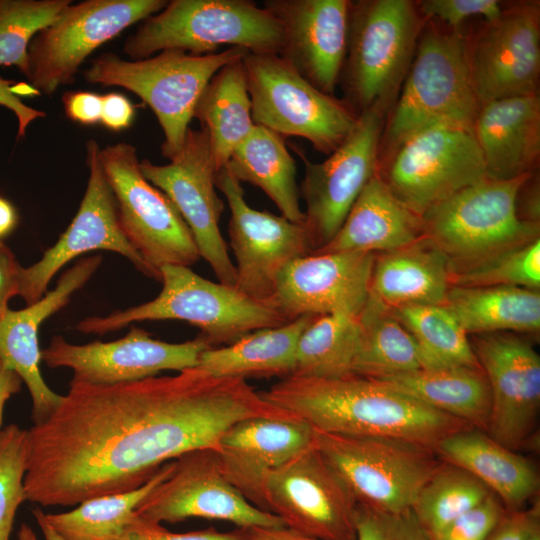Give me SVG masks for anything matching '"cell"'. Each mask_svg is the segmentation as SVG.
I'll use <instances>...</instances> for the list:
<instances>
[{"label": "cell", "instance_id": "cell-1", "mask_svg": "<svg viewBox=\"0 0 540 540\" xmlns=\"http://www.w3.org/2000/svg\"><path fill=\"white\" fill-rule=\"evenodd\" d=\"M251 417L295 419L245 379L197 368L114 385L70 381L27 430L26 500L73 506L135 490L183 453L217 450L227 428Z\"/></svg>", "mask_w": 540, "mask_h": 540}, {"label": "cell", "instance_id": "cell-2", "mask_svg": "<svg viewBox=\"0 0 540 540\" xmlns=\"http://www.w3.org/2000/svg\"><path fill=\"white\" fill-rule=\"evenodd\" d=\"M259 392L267 402L327 433L396 438L435 450L447 436L474 428L354 373L330 378L290 375Z\"/></svg>", "mask_w": 540, "mask_h": 540}, {"label": "cell", "instance_id": "cell-3", "mask_svg": "<svg viewBox=\"0 0 540 540\" xmlns=\"http://www.w3.org/2000/svg\"><path fill=\"white\" fill-rule=\"evenodd\" d=\"M480 104L465 54V32L426 21L398 97L389 111L379 159L410 135L450 125L472 130Z\"/></svg>", "mask_w": 540, "mask_h": 540}, {"label": "cell", "instance_id": "cell-4", "mask_svg": "<svg viewBox=\"0 0 540 540\" xmlns=\"http://www.w3.org/2000/svg\"><path fill=\"white\" fill-rule=\"evenodd\" d=\"M160 273L163 286L154 299L105 316L84 318L75 329L105 335L136 322L179 320L199 328L211 345H228L254 330L288 323L270 305L233 286L205 279L190 267L165 265Z\"/></svg>", "mask_w": 540, "mask_h": 540}, {"label": "cell", "instance_id": "cell-5", "mask_svg": "<svg viewBox=\"0 0 540 540\" xmlns=\"http://www.w3.org/2000/svg\"><path fill=\"white\" fill-rule=\"evenodd\" d=\"M426 20L411 0L351 1L339 86L359 115L391 110L412 63Z\"/></svg>", "mask_w": 540, "mask_h": 540}, {"label": "cell", "instance_id": "cell-6", "mask_svg": "<svg viewBox=\"0 0 540 540\" xmlns=\"http://www.w3.org/2000/svg\"><path fill=\"white\" fill-rule=\"evenodd\" d=\"M281 37L276 18L253 1L172 0L144 20L126 39L123 51L133 60L164 50L202 56L217 53L224 45L278 54Z\"/></svg>", "mask_w": 540, "mask_h": 540}, {"label": "cell", "instance_id": "cell-7", "mask_svg": "<svg viewBox=\"0 0 540 540\" xmlns=\"http://www.w3.org/2000/svg\"><path fill=\"white\" fill-rule=\"evenodd\" d=\"M248 52L238 46L202 56L164 50L140 60H124L106 53L92 61L84 77L92 84L123 87L139 96L162 128V155L171 159L182 148L196 103L207 83L220 68L244 58Z\"/></svg>", "mask_w": 540, "mask_h": 540}, {"label": "cell", "instance_id": "cell-8", "mask_svg": "<svg viewBox=\"0 0 540 540\" xmlns=\"http://www.w3.org/2000/svg\"><path fill=\"white\" fill-rule=\"evenodd\" d=\"M533 173L509 180L487 178L437 203L421 215L424 237L451 264L471 263L534 241L540 223L522 220L516 208L518 192Z\"/></svg>", "mask_w": 540, "mask_h": 540}, {"label": "cell", "instance_id": "cell-9", "mask_svg": "<svg viewBox=\"0 0 540 540\" xmlns=\"http://www.w3.org/2000/svg\"><path fill=\"white\" fill-rule=\"evenodd\" d=\"M242 62L255 125L306 139L326 156L354 129L358 114L342 98L320 91L277 54L248 52Z\"/></svg>", "mask_w": 540, "mask_h": 540}, {"label": "cell", "instance_id": "cell-10", "mask_svg": "<svg viewBox=\"0 0 540 540\" xmlns=\"http://www.w3.org/2000/svg\"><path fill=\"white\" fill-rule=\"evenodd\" d=\"M313 445L357 504L386 512L411 510L442 462L434 449L396 438L314 430Z\"/></svg>", "mask_w": 540, "mask_h": 540}, {"label": "cell", "instance_id": "cell-11", "mask_svg": "<svg viewBox=\"0 0 540 540\" xmlns=\"http://www.w3.org/2000/svg\"><path fill=\"white\" fill-rule=\"evenodd\" d=\"M376 174L419 216L488 178L472 130L450 125L429 127L405 138L379 159Z\"/></svg>", "mask_w": 540, "mask_h": 540}, {"label": "cell", "instance_id": "cell-12", "mask_svg": "<svg viewBox=\"0 0 540 540\" xmlns=\"http://www.w3.org/2000/svg\"><path fill=\"white\" fill-rule=\"evenodd\" d=\"M100 158L122 231L146 264L161 276L165 265L196 263L200 255L190 229L173 202L145 178L135 147L108 145Z\"/></svg>", "mask_w": 540, "mask_h": 540}, {"label": "cell", "instance_id": "cell-13", "mask_svg": "<svg viewBox=\"0 0 540 540\" xmlns=\"http://www.w3.org/2000/svg\"><path fill=\"white\" fill-rule=\"evenodd\" d=\"M387 115L388 111L376 106L359 113L348 137L322 162L310 161L299 146L291 144L304 163L299 194L305 202L304 224L311 253L334 237L376 174Z\"/></svg>", "mask_w": 540, "mask_h": 540}, {"label": "cell", "instance_id": "cell-14", "mask_svg": "<svg viewBox=\"0 0 540 540\" xmlns=\"http://www.w3.org/2000/svg\"><path fill=\"white\" fill-rule=\"evenodd\" d=\"M357 502L312 445L261 480L257 507L320 540H356Z\"/></svg>", "mask_w": 540, "mask_h": 540}, {"label": "cell", "instance_id": "cell-15", "mask_svg": "<svg viewBox=\"0 0 540 540\" xmlns=\"http://www.w3.org/2000/svg\"><path fill=\"white\" fill-rule=\"evenodd\" d=\"M165 0H86L67 5L28 47L26 77L46 95L71 84L86 58L132 24L161 11Z\"/></svg>", "mask_w": 540, "mask_h": 540}, {"label": "cell", "instance_id": "cell-16", "mask_svg": "<svg viewBox=\"0 0 540 540\" xmlns=\"http://www.w3.org/2000/svg\"><path fill=\"white\" fill-rule=\"evenodd\" d=\"M471 85L480 105L538 94L540 5L525 1L504 7L499 17L465 33Z\"/></svg>", "mask_w": 540, "mask_h": 540}, {"label": "cell", "instance_id": "cell-17", "mask_svg": "<svg viewBox=\"0 0 540 540\" xmlns=\"http://www.w3.org/2000/svg\"><path fill=\"white\" fill-rule=\"evenodd\" d=\"M169 160L157 165L145 159L140 168L173 202L192 233L200 258L210 265L218 282L235 287V265L218 224L224 203L216 193L218 170L206 132L189 128L182 148Z\"/></svg>", "mask_w": 540, "mask_h": 540}, {"label": "cell", "instance_id": "cell-18", "mask_svg": "<svg viewBox=\"0 0 540 540\" xmlns=\"http://www.w3.org/2000/svg\"><path fill=\"white\" fill-rule=\"evenodd\" d=\"M215 186L225 196L230 218L228 235L236 264L235 288L268 304L279 276L294 259L311 253L304 223L252 208L241 183L224 167L216 173Z\"/></svg>", "mask_w": 540, "mask_h": 540}, {"label": "cell", "instance_id": "cell-19", "mask_svg": "<svg viewBox=\"0 0 540 540\" xmlns=\"http://www.w3.org/2000/svg\"><path fill=\"white\" fill-rule=\"evenodd\" d=\"M173 461L171 474L136 507L138 517L160 524L197 517L231 522L237 528L284 526L227 480L214 449L188 451Z\"/></svg>", "mask_w": 540, "mask_h": 540}, {"label": "cell", "instance_id": "cell-20", "mask_svg": "<svg viewBox=\"0 0 540 540\" xmlns=\"http://www.w3.org/2000/svg\"><path fill=\"white\" fill-rule=\"evenodd\" d=\"M210 347L201 334L192 340L170 343L131 326L125 336L108 342L79 345L54 336L41 350V361L52 369H71V382L114 385L157 376L162 371L195 368L201 353Z\"/></svg>", "mask_w": 540, "mask_h": 540}, {"label": "cell", "instance_id": "cell-21", "mask_svg": "<svg viewBox=\"0 0 540 540\" xmlns=\"http://www.w3.org/2000/svg\"><path fill=\"white\" fill-rule=\"evenodd\" d=\"M86 150L89 178L76 215L38 261L22 268L19 296L27 305L37 302L47 292L54 276L66 264L92 251L118 253L143 275L161 282V276L146 264L122 231L115 199L102 167L99 144L90 139Z\"/></svg>", "mask_w": 540, "mask_h": 540}, {"label": "cell", "instance_id": "cell-22", "mask_svg": "<svg viewBox=\"0 0 540 540\" xmlns=\"http://www.w3.org/2000/svg\"><path fill=\"white\" fill-rule=\"evenodd\" d=\"M473 352L491 394L487 434L517 451L535 436L540 410V356L517 333L472 335Z\"/></svg>", "mask_w": 540, "mask_h": 540}, {"label": "cell", "instance_id": "cell-23", "mask_svg": "<svg viewBox=\"0 0 540 540\" xmlns=\"http://www.w3.org/2000/svg\"><path fill=\"white\" fill-rule=\"evenodd\" d=\"M375 254L313 253L281 272L268 305L288 322L304 315L361 313L368 298Z\"/></svg>", "mask_w": 540, "mask_h": 540}, {"label": "cell", "instance_id": "cell-24", "mask_svg": "<svg viewBox=\"0 0 540 540\" xmlns=\"http://www.w3.org/2000/svg\"><path fill=\"white\" fill-rule=\"evenodd\" d=\"M350 0H266L279 22L278 56L320 91L335 96L345 59Z\"/></svg>", "mask_w": 540, "mask_h": 540}, {"label": "cell", "instance_id": "cell-25", "mask_svg": "<svg viewBox=\"0 0 540 540\" xmlns=\"http://www.w3.org/2000/svg\"><path fill=\"white\" fill-rule=\"evenodd\" d=\"M101 255L77 261L59 277L55 287L37 302L19 310H9L0 318V358L27 386L32 399L33 425L44 422L59 405L62 395L55 393L40 371L39 329L42 323L65 307L76 291L94 275Z\"/></svg>", "mask_w": 540, "mask_h": 540}, {"label": "cell", "instance_id": "cell-26", "mask_svg": "<svg viewBox=\"0 0 540 540\" xmlns=\"http://www.w3.org/2000/svg\"><path fill=\"white\" fill-rule=\"evenodd\" d=\"M313 433L299 419L251 417L227 428L215 452L227 480L257 507L264 475L311 446Z\"/></svg>", "mask_w": 540, "mask_h": 540}, {"label": "cell", "instance_id": "cell-27", "mask_svg": "<svg viewBox=\"0 0 540 540\" xmlns=\"http://www.w3.org/2000/svg\"><path fill=\"white\" fill-rule=\"evenodd\" d=\"M472 132L488 178L509 180L535 172L540 159L539 94L480 105Z\"/></svg>", "mask_w": 540, "mask_h": 540}, {"label": "cell", "instance_id": "cell-28", "mask_svg": "<svg viewBox=\"0 0 540 540\" xmlns=\"http://www.w3.org/2000/svg\"><path fill=\"white\" fill-rule=\"evenodd\" d=\"M423 237L421 216L400 202L375 174L360 192L338 232L313 253H385Z\"/></svg>", "mask_w": 540, "mask_h": 540}, {"label": "cell", "instance_id": "cell-29", "mask_svg": "<svg viewBox=\"0 0 540 540\" xmlns=\"http://www.w3.org/2000/svg\"><path fill=\"white\" fill-rule=\"evenodd\" d=\"M435 452L480 480L503 503L507 511L519 510L539 492L535 464L475 428L441 440Z\"/></svg>", "mask_w": 540, "mask_h": 540}, {"label": "cell", "instance_id": "cell-30", "mask_svg": "<svg viewBox=\"0 0 540 540\" xmlns=\"http://www.w3.org/2000/svg\"><path fill=\"white\" fill-rule=\"evenodd\" d=\"M449 264L426 237L375 254L367 299L391 310L406 305H444L451 287Z\"/></svg>", "mask_w": 540, "mask_h": 540}, {"label": "cell", "instance_id": "cell-31", "mask_svg": "<svg viewBox=\"0 0 540 540\" xmlns=\"http://www.w3.org/2000/svg\"><path fill=\"white\" fill-rule=\"evenodd\" d=\"M371 378L475 429L488 431L491 394L481 368H420Z\"/></svg>", "mask_w": 540, "mask_h": 540}, {"label": "cell", "instance_id": "cell-32", "mask_svg": "<svg viewBox=\"0 0 540 540\" xmlns=\"http://www.w3.org/2000/svg\"><path fill=\"white\" fill-rule=\"evenodd\" d=\"M314 315L254 330L236 341L203 351L195 368L214 377L285 378L292 375L298 339Z\"/></svg>", "mask_w": 540, "mask_h": 540}, {"label": "cell", "instance_id": "cell-33", "mask_svg": "<svg viewBox=\"0 0 540 540\" xmlns=\"http://www.w3.org/2000/svg\"><path fill=\"white\" fill-rule=\"evenodd\" d=\"M225 168L240 183L247 182L260 188L282 216L295 223H304L296 164L284 137L254 125L248 136L235 147Z\"/></svg>", "mask_w": 540, "mask_h": 540}, {"label": "cell", "instance_id": "cell-34", "mask_svg": "<svg viewBox=\"0 0 540 540\" xmlns=\"http://www.w3.org/2000/svg\"><path fill=\"white\" fill-rule=\"evenodd\" d=\"M468 335L538 334L539 290L523 287L451 286L444 304Z\"/></svg>", "mask_w": 540, "mask_h": 540}, {"label": "cell", "instance_id": "cell-35", "mask_svg": "<svg viewBox=\"0 0 540 540\" xmlns=\"http://www.w3.org/2000/svg\"><path fill=\"white\" fill-rule=\"evenodd\" d=\"M242 59L227 63L213 75L194 110V117L208 136L218 171L255 125Z\"/></svg>", "mask_w": 540, "mask_h": 540}, {"label": "cell", "instance_id": "cell-36", "mask_svg": "<svg viewBox=\"0 0 540 540\" xmlns=\"http://www.w3.org/2000/svg\"><path fill=\"white\" fill-rule=\"evenodd\" d=\"M359 323L351 373L381 377L422 368L414 338L391 309L367 299Z\"/></svg>", "mask_w": 540, "mask_h": 540}, {"label": "cell", "instance_id": "cell-37", "mask_svg": "<svg viewBox=\"0 0 540 540\" xmlns=\"http://www.w3.org/2000/svg\"><path fill=\"white\" fill-rule=\"evenodd\" d=\"M173 468L172 460L135 490L91 498L68 512H43V517L64 540H111L135 518L138 504L171 474Z\"/></svg>", "mask_w": 540, "mask_h": 540}, {"label": "cell", "instance_id": "cell-38", "mask_svg": "<svg viewBox=\"0 0 540 540\" xmlns=\"http://www.w3.org/2000/svg\"><path fill=\"white\" fill-rule=\"evenodd\" d=\"M359 335L357 315L314 316L298 339L292 375L330 378L351 373Z\"/></svg>", "mask_w": 540, "mask_h": 540}, {"label": "cell", "instance_id": "cell-39", "mask_svg": "<svg viewBox=\"0 0 540 540\" xmlns=\"http://www.w3.org/2000/svg\"><path fill=\"white\" fill-rule=\"evenodd\" d=\"M392 311L414 338L422 368H481L468 334L445 305H406Z\"/></svg>", "mask_w": 540, "mask_h": 540}, {"label": "cell", "instance_id": "cell-40", "mask_svg": "<svg viewBox=\"0 0 540 540\" xmlns=\"http://www.w3.org/2000/svg\"><path fill=\"white\" fill-rule=\"evenodd\" d=\"M491 493L469 472L442 461L421 488L411 510L421 527L433 536Z\"/></svg>", "mask_w": 540, "mask_h": 540}, {"label": "cell", "instance_id": "cell-41", "mask_svg": "<svg viewBox=\"0 0 540 540\" xmlns=\"http://www.w3.org/2000/svg\"><path fill=\"white\" fill-rule=\"evenodd\" d=\"M449 282L458 287L510 286L539 290L540 238L471 263H450Z\"/></svg>", "mask_w": 540, "mask_h": 540}, {"label": "cell", "instance_id": "cell-42", "mask_svg": "<svg viewBox=\"0 0 540 540\" xmlns=\"http://www.w3.org/2000/svg\"><path fill=\"white\" fill-rule=\"evenodd\" d=\"M70 0H0V66H16L26 76L28 47Z\"/></svg>", "mask_w": 540, "mask_h": 540}, {"label": "cell", "instance_id": "cell-43", "mask_svg": "<svg viewBox=\"0 0 540 540\" xmlns=\"http://www.w3.org/2000/svg\"><path fill=\"white\" fill-rule=\"evenodd\" d=\"M27 430L9 424L0 430V540H9L18 507L26 501Z\"/></svg>", "mask_w": 540, "mask_h": 540}, {"label": "cell", "instance_id": "cell-44", "mask_svg": "<svg viewBox=\"0 0 540 540\" xmlns=\"http://www.w3.org/2000/svg\"><path fill=\"white\" fill-rule=\"evenodd\" d=\"M356 540H432L412 510L386 512L357 504Z\"/></svg>", "mask_w": 540, "mask_h": 540}, {"label": "cell", "instance_id": "cell-45", "mask_svg": "<svg viewBox=\"0 0 540 540\" xmlns=\"http://www.w3.org/2000/svg\"><path fill=\"white\" fill-rule=\"evenodd\" d=\"M418 11L426 20L441 23L454 31H463L467 19L481 16L485 21L500 16L504 7L498 0H419Z\"/></svg>", "mask_w": 540, "mask_h": 540}, {"label": "cell", "instance_id": "cell-46", "mask_svg": "<svg viewBox=\"0 0 540 540\" xmlns=\"http://www.w3.org/2000/svg\"><path fill=\"white\" fill-rule=\"evenodd\" d=\"M506 511L500 499L491 493L484 501L431 538L432 540H487Z\"/></svg>", "mask_w": 540, "mask_h": 540}, {"label": "cell", "instance_id": "cell-47", "mask_svg": "<svg viewBox=\"0 0 540 540\" xmlns=\"http://www.w3.org/2000/svg\"><path fill=\"white\" fill-rule=\"evenodd\" d=\"M111 540H244L242 528L220 532L213 527L190 532H171L160 523L144 520L137 515Z\"/></svg>", "mask_w": 540, "mask_h": 540}, {"label": "cell", "instance_id": "cell-48", "mask_svg": "<svg viewBox=\"0 0 540 540\" xmlns=\"http://www.w3.org/2000/svg\"><path fill=\"white\" fill-rule=\"evenodd\" d=\"M540 531V502L529 507L506 511L487 540H529Z\"/></svg>", "mask_w": 540, "mask_h": 540}, {"label": "cell", "instance_id": "cell-49", "mask_svg": "<svg viewBox=\"0 0 540 540\" xmlns=\"http://www.w3.org/2000/svg\"><path fill=\"white\" fill-rule=\"evenodd\" d=\"M19 94H39V92L32 86L18 84L0 77V105L15 114L18 122V139L25 135L31 122L46 116L45 112L26 105Z\"/></svg>", "mask_w": 540, "mask_h": 540}, {"label": "cell", "instance_id": "cell-50", "mask_svg": "<svg viewBox=\"0 0 540 540\" xmlns=\"http://www.w3.org/2000/svg\"><path fill=\"white\" fill-rule=\"evenodd\" d=\"M67 117L83 125H94L101 119V96L90 91H69L63 95Z\"/></svg>", "mask_w": 540, "mask_h": 540}, {"label": "cell", "instance_id": "cell-51", "mask_svg": "<svg viewBox=\"0 0 540 540\" xmlns=\"http://www.w3.org/2000/svg\"><path fill=\"white\" fill-rule=\"evenodd\" d=\"M22 268L13 251L0 241V318L9 310V300L19 296Z\"/></svg>", "mask_w": 540, "mask_h": 540}, {"label": "cell", "instance_id": "cell-52", "mask_svg": "<svg viewBox=\"0 0 540 540\" xmlns=\"http://www.w3.org/2000/svg\"><path fill=\"white\" fill-rule=\"evenodd\" d=\"M100 122L110 130L121 131L128 128L134 119L135 108L130 100L120 93L101 96Z\"/></svg>", "mask_w": 540, "mask_h": 540}, {"label": "cell", "instance_id": "cell-53", "mask_svg": "<svg viewBox=\"0 0 540 540\" xmlns=\"http://www.w3.org/2000/svg\"><path fill=\"white\" fill-rule=\"evenodd\" d=\"M244 540H320L283 527L254 526L242 528Z\"/></svg>", "mask_w": 540, "mask_h": 540}, {"label": "cell", "instance_id": "cell-54", "mask_svg": "<svg viewBox=\"0 0 540 540\" xmlns=\"http://www.w3.org/2000/svg\"><path fill=\"white\" fill-rule=\"evenodd\" d=\"M22 378L0 358V428L6 402L20 392Z\"/></svg>", "mask_w": 540, "mask_h": 540}, {"label": "cell", "instance_id": "cell-55", "mask_svg": "<svg viewBox=\"0 0 540 540\" xmlns=\"http://www.w3.org/2000/svg\"><path fill=\"white\" fill-rule=\"evenodd\" d=\"M18 215L15 207L0 196V241L8 237L16 228Z\"/></svg>", "mask_w": 540, "mask_h": 540}, {"label": "cell", "instance_id": "cell-56", "mask_svg": "<svg viewBox=\"0 0 540 540\" xmlns=\"http://www.w3.org/2000/svg\"><path fill=\"white\" fill-rule=\"evenodd\" d=\"M32 514L43 534L45 540H64L44 519L43 511L36 507L32 510Z\"/></svg>", "mask_w": 540, "mask_h": 540}, {"label": "cell", "instance_id": "cell-57", "mask_svg": "<svg viewBox=\"0 0 540 540\" xmlns=\"http://www.w3.org/2000/svg\"><path fill=\"white\" fill-rule=\"evenodd\" d=\"M17 540H38V538L28 524L22 523L17 534Z\"/></svg>", "mask_w": 540, "mask_h": 540}, {"label": "cell", "instance_id": "cell-58", "mask_svg": "<svg viewBox=\"0 0 540 540\" xmlns=\"http://www.w3.org/2000/svg\"><path fill=\"white\" fill-rule=\"evenodd\" d=\"M529 540H540V531L535 533Z\"/></svg>", "mask_w": 540, "mask_h": 540}]
</instances>
